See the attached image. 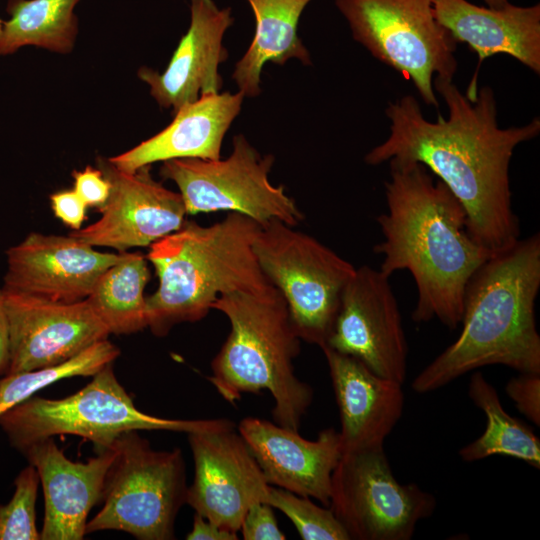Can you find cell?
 Listing matches in <instances>:
<instances>
[{"instance_id":"1","label":"cell","mask_w":540,"mask_h":540,"mask_svg":"<svg viewBox=\"0 0 540 540\" xmlns=\"http://www.w3.org/2000/svg\"><path fill=\"white\" fill-rule=\"evenodd\" d=\"M433 88L444 100L448 117L439 114L435 122L427 120L412 95L389 102V135L364 161L370 166L389 160L422 164L461 203L474 240L492 254L505 250L520 239L510 162L519 144L539 135L540 118L501 128L491 87L479 88L473 101L453 80L434 77Z\"/></svg>"},{"instance_id":"2","label":"cell","mask_w":540,"mask_h":540,"mask_svg":"<svg viewBox=\"0 0 540 540\" xmlns=\"http://www.w3.org/2000/svg\"><path fill=\"white\" fill-rule=\"evenodd\" d=\"M388 163L387 211L376 218L383 240L373 247L382 256L379 269L389 277L401 270L412 275L414 322L436 318L454 330L461 322L467 283L492 253L474 240L463 206L425 166Z\"/></svg>"},{"instance_id":"3","label":"cell","mask_w":540,"mask_h":540,"mask_svg":"<svg viewBox=\"0 0 540 540\" xmlns=\"http://www.w3.org/2000/svg\"><path fill=\"white\" fill-rule=\"evenodd\" d=\"M539 289V233L492 254L467 283L459 336L413 379L414 392H432L489 365L540 373Z\"/></svg>"},{"instance_id":"4","label":"cell","mask_w":540,"mask_h":540,"mask_svg":"<svg viewBox=\"0 0 540 540\" xmlns=\"http://www.w3.org/2000/svg\"><path fill=\"white\" fill-rule=\"evenodd\" d=\"M260 228L250 217L230 212L209 226L184 221L149 246L146 258L159 279L146 297L152 333L162 337L179 323L200 321L222 295L273 288L253 250Z\"/></svg>"},{"instance_id":"5","label":"cell","mask_w":540,"mask_h":540,"mask_svg":"<svg viewBox=\"0 0 540 540\" xmlns=\"http://www.w3.org/2000/svg\"><path fill=\"white\" fill-rule=\"evenodd\" d=\"M212 309L223 313L231 330L211 362L207 380L227 402L267 390L276 424L298 431L313 401V389L294 369L301 339L288 305L275 288L233 292L218 297Z\"/></svg>"},{"instance_id":"6","label":"cell","mask_w":540,"mask_h":540,"mask_svg":"<svg viewBox=\"0 0 540 540\" xmlns=\"http://www.w3.org/2000/svg\"><path fill=\"white\" fill-rule=\"evenodd\" d=\"M0 427L10 444L23 452L31 444L56 435H77L102 451L124 432L165 430L207 432L235 428L233 421L168 419L140 411L117 380L112 364L81 390L61 399L31 396L0 414Z\"/></svg>"},{"instance_id":"7","label":"cell","mask_w":540,"mask_h":540,"mask_svg":"<svg viewBox=\"0 0 540 540\" xmlns=\"http://www.w3.org/2000/svg\"><path fill=\"white\" fill-rule=\"evenodd\" d=\"M112 445L116 455L105 478L104 504L87 522L86 534L119 530L140 540L174 539L188 489L182 451L155 450L136 430Z\"/></svg>"},{"instance_id":"8","label":"cell","mask_w":540,"mask_h":540,"mask_svg":"<svg viewBox=\"0 0 540 540\" xmlns=\"http://www.w3.org/2000/svg\"><path fill=\"white\" fill-rule=\"evenodd\" d=\"M253 250L263 274L284 297L301 341L323 348L356 268L313 236L279 220L261 226Z\"/></svg>"},{"instance_id":"9","label":"cell","mask_w":540,"mask_h":540,"mask_svg":"<svg viewBox=\"0 0 540 540\" xmlns=\"http://www.w3.org/2000/svg\"><path fill=\"white\" fill-rule=\"evenodd\" d=\"M352 38L409 79L423 102L438 108L434 77L453 80L457 43L437 21L431 0H333Z\"/></svg>"},{"instance_id":"10","label":"cell","mask_w":540,"mask_h":540,"mask_svg":"<svg viewBox=\"0 0 540 540\" xmlns=\"http://www.w3.org/2000/svg\"><path fill=\"white\" fill-rule=\"evenodd\" d=\"M274 161L273 155H262L237 134L227 158L167 160L160 176L176 184L187 214L225 210L246 215L261 226L279 220L296 227L304 215L282 185L271 183Z\"/></svg>"},{"instance_id":"11","label":"cell","mask_w":540,"mask_h":540,"mask_svg":"<svg viewBox=\"0 0 540 540\" xmlns=\"http://www.w3.org/2000/svg\"><path fill=\"white\" fill-rule=\"evenodd\" d=\"M330 509L354 540H410L435 497L395 478L384 447L342 455L332 473Z\"/></svg>"},{"instance_id":"12","label":"cell","mask_w":540,"mask_h":540,"mask_svg":"<svg viewBox=\"0 0 540 540\" xmlns=\"http://www.w3.org/2000/svg\"><path fill=\"white\" fill-rule=\"evenodd\" d=\"M389 279L380 269L356 268L324 347L354 357L376 375L403 384L408 345Z\"/></svg>"},{"instance_id":"13","label":"cell","mask_w":540,"mask_h":540,"mask_svg":"<svg viewBox=\"0 0 540 540\" xmlns=\"http://www.w3.org/2000/svg\"><path fill=\"white\" fill-rule=\"evenodd\" d=\"M97 163L111 184L109 198L96 222L72 230L70 236L92 247L125 252L151 246L183 225L187 213L180 193L157 182L150 165L126 172L108 158L99 157Z\"/></svg>"},{"instance_id":"14","label":"cell","mask_w":540,"mask_h":540,"mask_svg":"<svg viewBox=\"0 0 540 540\" xmlns=\"http://www.w3.org/2000/svg\"><path fill=\"white\" fill-rule=\"evenodd\" d=\"M194 479L186 504L216 525L238 533L249 507L267 503L270 484L235 428L188 433Z\"/></svg>"},{"instance_id":"15","label":"cell","mask_w":540,"mask_h":540,"mask_svg":"<svg viewBox=\"0 0 540 540\" xmlns=\"http://www.w3.org/2000/svg\"><path fill=\"white\" fill-rule=\"evenodd\" d=\"M2 288L9 322L4 375L64 362L110 334L85 299L58 302Z\"/></svg>"},{"instance_id":"16","label":"cell","mask_w":540,"mask_h":540,"mask_svg":"<svg viewBox=\"0 0 540 540\" xmlns=\"http://www.w3.org/2000/svg\"><path fill=\"white\" fill-rule=\"evenodd\" d=\"M122 253L97 251L70 235L31 232L6 250L3 287L58 302L84 300Z\"/></svg>"},{"instance_id":"17","label":"cell","mask_w":540,"mask_h":540,"mask_svg":"<svg viewBox=\"0 0 540 540\" xmlns=\"http://www.w3.org/2000/svg\"><path fill=\"white\" fill-rule=\"evenodd\" d=\"M190 13L189 28L165 70H138L150 95L172 114L204 95L221 92L223 87L219 66L228 58L223 38L234 23L232 10L219 8L213 0H190Z\"/></svg>"},{"instance_id":"18","label":"cell","mask_w":540,"mask_h":540,"mask_svg":"<svg viewBox=\"0 0 540 540\" xmlns=\"http://www.w3.org/2000/svg\"><path fill=\"white\" fill-rule=\"evenodd\" d=\"M242 436L271 486L314 498L328 506L332 473L342 455L339 432L322 430L315 440L256 417L238 424Z\"/></svg>"},{"instance_id":"19","label":"cell","mask_w":540,"mask_h":540,"mask_svg":"<svg viewBox=\"0 0 540 540\" xmlns=\"http://www.w3.org/2000/svg\"><path fill=\"white\" fill-rule=\"evenodd\" d=\"M38 472L45 499L42 540H81L90 510L102 500L114 446L87 462H73L53 437L37 441L22 452Z\"/></svg>"},{"instance_id":"20","label":"cell","mask_w":540,"mask_h":540,"mask_svg":"<svg viewBox=\"0 0 540 540\" xmlns=\"http://www.w3.org/2000/svg\"><path fill=\"white\" fill-rule=\"evenodd\" d=\"M437 21L455 42L465 43L477 54L478 64L466 96L475 100L482 62L506 54L540 75V4L502 8L478 6L467 0H431Z\"/></svg>"},{"instance_id":"21","label":"cell","mask_w":540,"mask_h":540,"mask_svg":"<svg viewBox=\"0 0 540 540\" xmlns=\"http://www.w3.org/2000/svg\"><path fill=\"white\" fill-rule=\"evenodd\" d=\"M339 409L342 452L384 447L404 406L402 384L376 375L354 357L322 348Z\"/></svg>"},{"instance_id":"22","label":"cell","mask_w":540,"mask_h":540,"mask_svg":"<svg viewBox=\"0 0 540 540\" xmlns=\"http://www.w3.org/2000/svg\"><path fill=\"white\" fill-rule=\"evenodd\" d=\"M244 98L240 91L204 95L180 107L162 131L108 160L122 171L133 172L171 159H219L224 137L240 114Z\"/></svg>"},{"instance_id":"23","label":"cell","mask_w":540,"mask_h":540,"mask_svg":"<svg viewBox=\"0 0 540 540\" xmlns=\"http://www.w3.org/2000/svg\"><path fill=\"white\" fill-rule=\"evenodd\" d=\"M255 17L252 41L235 63L232 73L238 91L253 98L261 93V74L266 63L284 65L297 59L310 66L312 59L298 35V23L312 0H246Z\"/></svg>"},{"instance_id":"24","label":"cell","mask_w":540,"mask_h":540,"mask_svg":"<svg viewBox=\"0 0 540 540\" xmlns=\"http://www.w3.org/2000/svg\"><path fill=\"white\" fill-rule=\"evenodd\" d=\"M149 279L147 258L128 251L98 277L85 300L110 334H132L148 326L144 289Z\"/></svg>"},{"instance_id":"25","label":"cell","mask_w":540,"mask_h":540,"mask_svg":"<svg viewBox=\"0 0 540 540\" xmlns=\"http://www.w3.org/2000/svg\"><path fill=\"white\" fill-rule=\"evenodd\" d=\"M80 0H8L10 16L3 21L0 55L34 46L59 54L70 53L78 35L74 12Z\"/></svg>"},{"instance_id":"26","label":"cell","mask_w":540,"mask_h":540,"mask_svg":"<svg viewBox=\"0 0 540 540\" xmlns=\"http://www.w3.org/2000/svg\"><path fill=\"white\" fill-rule=\"evenodd\" d=\"M468 395L483 411L486 428L480 437L460 449V457L474 462L494 455L508 456L539 469V438L530 427L504 410L496 389L481 372L470 377Z\"/></svg>"},{"instance_id":"27","label":"cell","mask_w":540,"mask_h":540,"mask_svg":"<svg viewBox=\"0 0 540 540\" xmlns=\"http://www.w3.org/2000/svg\"><path fill=\"white\" fill-rule=\"evenodd\" d=\"M119 354V348L104 339L64 362L3 375L0 379V414L61 379L95 375L105 366L112 364Z\"/></svg>"},{"instance_id":"28","label":"cell","mask_w":540,"mask_h":540,"mask_svg":"<svg viewBox=\"0 0 540 540\" xmlns=\"http://www.w3.org/2000/svg\"><path fill=\"white\" fill-rule=\"evenodd\" d=\"M267 503L285 514L303 540H349L333 511L314 504L309 497L270 486Z\"/></svg>"},{"instance_id":"29","label":"cell","mask_w":540,"mask_h":540,"mask_svg":"<svg viewBox=\"0 0 540 540\" xmlns=\"http://www.w3.org/2000/svg\"><path fill=\"white\" fill-rule=\"evenodd\" d=\"M40 479L31 464L17 475L11 500L0 504V540H38L36 499Z\"/></svg>"},{"instance_id":"30","label":"cell","mask_w":540,"mask_h":540,"mask_svg":"<svg viewBox=\"0 0 540 540\" xmlns=\"http://www.w3.org/2000/svg\"><path fill=\"white\" fill-rule=\"evenodd\" d=\"M516 408L531 422L540 425V373L519 372L505 387Z\"/></svg>"},{"instance_id":"31","label":"cell","mask_w":540,"mask_h":540,"mask_svg":"<svg viewBox=\"0 0 540 540\" xmlns=\"http://www.w3.org/2000/svg\"><path fill=\"white\" fill-rule=\"evenodd\" d=\"M244 540H285L275 518L273 507L258 502L249 507L240 527Z\"/></svg>"},{"instance_id":"32","label":"cell","mask_w":540,"mask_h":540,"mask_svg":"<svg viewBox=\"0 0 540 540\" xmlns=\"http://www.w3.org/2000/svg\"><path fill=\"white\" fill-rule=\"evenodd\" d=\"M74 190L87 207H102L110 195L111 184L99 168L87 166L72 172Z\"/></svg>"},{"instance_id":"33","label":"cell","mask_w":540,"mask_h":540,"mask_svg":"<svg viewBox=\"0 0 540 540\" xmlns=\"http://www.w3.org/2000/svg\"><path fill=\"white\" fill-rule=\"evenodd\" d=\"M50 204L55 217L66 226L72 230L82 227L88 207L74 189L53 193L50 195Z\"/></svg>"},{"instance_id":"34","label":"cell","mask_w":540,"mask_h":540,"mask_svg":"<svg viewBox=\"0 0 540 540\" xmlns=\"http://www.w3.org/2000/svg\"><path fill=\"white\" fill-rule=\"evenodd\" d=\"M187 540H237L238 533L226 530L203 516L195 513L191 531Z\"/></svg>"},{"instance_id":"35","label":"cell","mask_w":540,"mask_h":540,"mask_svg":"<svg viewBox=\"0 0 540 540\" xmlns=\"http://www.w3.org/2000/svg\"><path fill=\"white\" fill-rule=\"evenodd\" d=\"M9 362V322L3 288L0 287V376L7 371Z\"/></svg>"},{"instance_id":"36","label":"cell","mask_w":540,"mask_h":540,"mask_svg":"<svg viewBox=\"0 0 540 540\" xmlns=\"http://www.w3.org/2000/svg\"><path fill=\"white\" fill-rule=\"evenodd\" d=\"M484 3L494 9L502 8L509 3V0H483Z\"/></svg>"},{"instance_id":"37","label":"cell","mask_w":540,"mask_h":540,"mask_svg":"<svg viewBox=\"0 0 540 540\" xmlns=\"http://www.w3.org/2000/svg\"><path fill=\"white\" fill-rule=\"evenodd\" d=\"M2 26H3V20L0 19V36H1V33H2Z\"/></svg>"}]
</instances>
